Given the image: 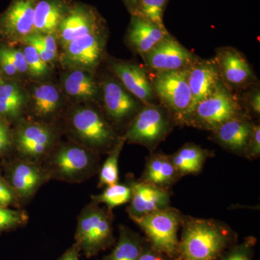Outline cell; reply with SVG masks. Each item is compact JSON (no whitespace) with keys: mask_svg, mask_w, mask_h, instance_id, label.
<instances>
[{"mask_svg":"<svg viewBox=\"0 0 260 260\" xmlns=\"http://www.w3.org/2000/svg\"><path fill=\"white\" fill-rule=\"evenodd\" d=\"M54 141V131L49 126L39 122L20 126L13 138L19 158L40 164L52 150Z\"/></svg>","mask_w":260,"mask_h":260,"instance_id":"10","label":"cell"},{"mask_svg":"<svg viewBox=\"0 0 260 260\" xmlns=\"http://www.w3.org/2000/svg\"><path fill=\"white\" fill-rule=\"evenodd\" d=\"M246 102L250 109L256 115L260 114V93L259 88H255L251 90L246 96Z\"/></svg>","mask_w":260,"mask_h":260,"instance_id":"42","label":"cell"},{"mask_svg":"<svg viewBox=\"0 0 260 260\" xmlns=\"http://www.w3.org/2000/svg\"><path fill=\"white\" fill-rule=\"evenodd\" d=\"M169 0H139L135 14L148 19L160 26L165 27L164 14Z\"/></svg>","mask_w":260,"mask_h":260,"instance_id":"31","label":"cell"},{"mask_svg":"<svg viewBox=\"0 0 260 260\" xmlns=\"http://www.w3.org/2000/svg\"><path fill=\"white\" fill-rule=\"evenodd\" d=\"M128 185L132 192L127 209L130 218L169 208L171 195L167 189L143 180L130 181Z\"/></svg>","mask_w":260,"mask_h":260,"instance_id":"13","label":"cell"},{"mask_svg":"<svg viewBox=\"0 0 260 260\" xmlns=\"http://www.w3.org/2000/svg\"><path fill=\"white\" fill-rule=\"evenodd\" d=\"M30 35L34 39L42 44L48 50L57 53L56 38L53 34H42L34 32Z\"/></svg>","mask_w":260,"mask_h":260,"instance_id":"41","label":"cell"},{"mask_svg":"<svg viewBox=\"0 0 260 260\" xmlns=\"http://www.w3.org/2000/svg\"><path fill=\"white\" fill-rule=\"evenodd\" d=\"M252 126L247 116L234 118L212 131V138L229 151L244 155Z\"/></svg>","mask_w":260,"mask_h":260,"instance_id":"21","label":"cell"},{"mask_svg":"<svg viewBox=\"0 0 260 260\" xmlns=\"http://www.w3.org/2000/svg\"><path fill=\"white\" fill-rule=\"evenodd\" d=\"M59 260H79L78 259V249L77 247H73L66 251Z\"/></svg>","mask_w":260,"mask_h":260,"instance_id":"44","label":"cell"},{"mask_svg":"<svg viewBox=\"0 0 260 260\" xmlns=\"http://www.w3.org/2000/svg\"><path fill=\"white\" fill-rule=\"evenodd\" d=\"M3 80L1 79V78H0V84H1L2 83H3Z\"/></svg>","mask_w":260,"mask_h":260,"instance_id":"46","label":"cell"},{"mask_svg":"<svg viewBox=\"0 0 260 260\" xmlns=\"http://www.w3.org/2000/svg\"><path fill=\"white\" fill-rule=\"evenodd\" d=\"M210 153L194 143H186L170 155L171 160L181 177L201 172Z\"/></svg>","mask_w":260,"mask_h":260,"instance_id":"24","label":"cell"},{"mask_svg":"<svg viewBox=\"0 0 260 260\" xmlns=\"http://www.w3.org/2000/svg\"><path fill=\"white\" fill-rule=\"evenodd\" d=\"M179 250L184 260H216L230 239L227 228L216 220L183 218Z\"/></svg>","mask_w":260,"mask_h":260,"instance_id":"1","label":"cell"},{"mask_svg":"<svg viewBox=\"0 0 260 260\" xmlns=\"http://www.w3.org/2000/svg\"><path fill=\"white\" fill-rule=\"evenodd\" d=\"M181 177L171 160L170 155L153 153L148 157L143 181L167 189Z\"/></svg>","mask_w":260,"mask_h":260,"instance_id":"22","label":"cell"},{"mask_svg":"<svg viewBox=\"0 0 260 260\" xmlns=\"http://www.w3.org/2000/svg\"><path fill=\"white\" fill-rule=\"evenodd\" d=\"M38 0H13L0 17V30L9 39L23 40L34 32Z\"/></svg>","mask_w":260,"mask_h":260,"instance_id":"16","label":"cell"},{"mask_svg":"<svg viewBox=\"0 0 260 260\" xmlns=\"http://www.w3.org/2000/svg\"><path fill=\"white\" fill-rule=\"evenodd\" d=\"M220 79L233 89L244 88L252 85L255 76L245 56L232 47H223L216 51L214 58Z\"/></svg>","mask_w":260,"mask_h":260,"instance_id":"12","label":"cell"},{"mask_svg":"<svg viewBox=\"0 0 260 260\" xmlns=\"http://www.w3.org/2000/svg\"><path fill=\"white\" fill-rule=\"evenodd\" d=\"M5 50L18 73H24L28 71V66L23 51L7 47H5Z\"/></svg>","mask_w":260,"mask_h":260,"instance_id":"37","label":"cell"},{"mask_svg":"<svg viewBox=\"0 0 260 260\" xmlns=\"http://www.w3.org/2000/svg\"><path fill=\"white\" fill-rule=\"evenodd\" d=\"M222 260H251L248 244H243L232 249Z\"/></svg>","mask_w":260,"mask_h":260,"instance_id":"38","label":"cell"},{"mask_svg":"<svg viewBox=\"0 0 260 260\" xmlns=\"http://www.w3.org/2000/svg\"><path fill=\"white\" fill-rule=\"evenodd\" d=\"M0 68L7 76L13 77L18 74L16 68L7 54L5 47H0Z\"/></svg>","mask_w":260,"mask_h":260,"instance_id":"40","label":"cell"},{"mask_svg":"<svg viewBox=\"0 0 260 260\" xmlns=\"http://www.w3.org/2000/svg\"><path fill=\"white\" fill-rule=\"evenodd\" d=\"M131 189L129 185L117 184L108 186L102 194L91 196L92 203L105 204L107 208L112 210L129 203L131 198Z\"/></svg>","mask_w":260,"mask_h":260,"instance_id":"29","label":"cell"},{"mask_svg":"<svg viewBox=\"0 0 260 260\" xmlns=\"http://www.w3.org/2000/svg\"><path fill=\"white\" fill-rule=\"evenodd\" d=\"M188 69L153 73L149 77L155 97L179 125L185 124L191 103Z\"/></svg>","mask_w":260,"mask_h":260,"instance_id":"5","label":"cell"},{"mask_svg":"<svg viewBox=\"0 0 260 260\" xmlns=\"http://www.w3.org/2000/svg\"><path fill=\"white\" fill-rule=\"evenodd\" d=\"M18 197L5 178L0 176V206H18Z\"/></svg>","mask_w":260,"mask_h":260,"instance_id":"35","label":"cell"},{"mask_svg":"<svg viewBox=\"0 0 260 260\" xmlns=\"http://www.w3.org/2000/svg\"><path fill=\"white\" fill-rule=\"evenodd\" d=\"M132 15L135 14L138 9L139 0H123Z\"/></svg>","mask_w":260,"mask_h":260,"instance_id":"45","label":"cell"},{"mask_svg":"<svg viewBox=\"0 0 260 260\" xmlns=\"http://www.w3.org/2000/svg\"><path fill=\"white\" fill-rule=\"evenodd\" d=\"M70 126L83 146L92 151L109 152L119 141L112 126L104 116L91 108H80L72 114Z\"/></svg>","mask_w":260,"mask_h":260,"instance_id":"8","label":"cell"},{"mask_svg":"<svg viewBox=\"0 0 260 260\" xmlns=\"http://www.w3.org/2000/svg\"><path fill=\"white\" fill-rule=\"evenodd\" d=\"M59 93L52 85L43 84L34 89L32 93L34 112L39 117L52 115L59 105Z\"/></svg>","mask_w":260,"mask_h":260,"instance_id":"27","label":"cell"},{"mask_svg":"<svg viewBox=\"0 0 260 260\" xmlns=\"http://www.w3.org/2000/svg\"><path fill=\"white\" fill-rule=\"evenodd\" d=\"M221 81L214 59H203L198 57L189 67L187 82L190 89L191 103L186 121L197 104L213 93Z\"/></svg>","mask_w":260,"mask_h":260,"instance_id":"15","label":"cell"},{"mask_svg":"<svg viewBox=\"0 0 260 260\" xmlns=\"http://www.w3.org/2000/svg\"><path fill=\"white\" fill-rule=\"evenodd\" d=\"M103 98L106 112L116 123L130 118L133 119L143 106L120 83L113 80H108L103 85Z\"/></svg>","mask_w":260,"mask_h":260,"instance_id":"17","label":"cell"},{"mask_svg":"<svg viewBox=\"0 0 260 260\" xmlns=\"http://www.w3.org/2000/svg\"><path fill=\"white\" fill-rule=\"evenodd\" d=\"M23 52L28 66V71L30 74L35 77H42L47 74L49 72V66L41 58L34 47L26 44Z\"/></svg>","mask_w":260,"mask_h":260,"instance_id":"33","label":"cell"},{"mask_svg":"<svg viewBox=\"0 0 260 260\" xmlns=\"http://www.w3.org/2000/svg\"><path fill=\"white\" fill-rule=\"evenodd\" d=\"M260 154V127L259 124H253L250 137L244 155L246 158L253 160L259 158Z\"/></svg>","mask_w":260,"mask_h":260,"instance_id":"34","label":"cell"},{"mask_svg":"<svg viewBox=\"0 0 260 260\" xmlns=\"http://www.w3.org/2000/svg\"><path fill=\"white\" fill-rule=\"evenodd\" d=\"M175 121L160 104L143 105L130 121L123 138L129 143L155 150L172 132Z\"/></svg>","mask_w":260,"mask_h":260,"instance_id":"4","label":"cell"},{"mask_svg":"<svg viewBox=\"0 0 260 260\" xmlns=\"http://www.w3.org/2000/svg\"><path fill=\"white\" fill-rule=\"evenodd\" d=\"M131 219L146 234L155 251L169 256L175 255L179 246L178 232L183 221L178 210L169 207Z\"/></svg>","mask_w":260,"mask_h":260,"instance_id":"6","label":"cell"},{"mask_svg":"<svg viewBox=\"0 0 260 260\" xmlns=\"http://www.w3.org/2000/svg\"><path fill=\"white\" fill-rule=\"evenodd\" d=\"M42 164L50 179L71 184L88 180L101 169L96 153L75 144H64L51 150Z\"/></svg>","mask_w":260,"mask_h":260,"instance_id":"2","label":"cell"},{"mask_svg":"<svg viewBox=\"0 0 260 260\" xmlns=\"http://www.w3.org/2000/svg\"><path fill=\"white\" fill-rule=\"evenodd\" d=\"M158 251H148L141 253L138 260H164Z\"/></svg>","mask_w":260,"mask_h":260,"instance_id":"43","label":"cell"},{"mask_svg":"<svg viewBox=\"0 0 260 260\" xmlns=\"http://www.w3.org/2000/svg\"><path fill=\"white\" fill-rule=\"evenodd\" d=\"M125 140L119 138V141L109 152V155L99 171V187L111 186L119 182V159Z\"/></svg>","mask_w":260,"mask_h":260,"instance_id":"28","label":"cell"},{"mask_svg":"<svg viewBox=\"0 0 260 260\" xmlns=\"http://www.w3.org/2000/svg\"><path fill=\"white\" fill-rule=\"evenodd\" d=\"M68 10L61 0H38L34 13V32L54 34Z\"/></svg>","mask_w":260,"mask_h":260,"instance_id":"23","label":"cell"},{"mask_svg":"<svg viewBox=\"0 0 260 260\" xmlns=\"http://www.w3.org/2000/svg\"><path fill=\"white\" fill-rule=\"evenodd\" d=\"M24 104L23 92L17 84H0V118L13 119L20 116Z\"/></svg>","mask_w":260,"mask_h":260,"instance_id":"26","label":"cell"},{"mask_svg":"<svg viewBox=\"0 0 260 260\" xmlns=\"http://www.w3.org/2000/svg\"><path fill=\"white\" fill-rule=\"evenodd\" d=\"M99 29V20L95 12L85 7L78 6L68 10L56 32L63 47H65L75 39Z\"/></svg>","mask_w":260,"mask_h":260,"instance_id":"19","label":"cell"},{"mask_svg":"<svg viewBox=\"0 0 260 260\" xmlns=\"http://www.w3.org/2000/svg\"><path fill=\"white\" fill-rule=\"evenodd\" d=\"M244 116L240 101L221 81L213 93L197 104L185 124L212 132L225 121Z\"/></svg>","mask_w":260,"mask_h":260,"instance_id":"3","label":"cell"},{"mask_svg":"<svg viewBox=\"0 0 260 260\" xmlns=\"http://www.w3.org/2000/svg\"><path fill=\"white\" fill-rule=\"evenodd\" d=\"M143 58L147 69L160 73L187 69L198 56L169 34Z\"/></svg>","mask_w":260,"mask_h":260,"instance_id":"11","label":"cell"},{"mask_svg":"<svg viewBox=\"0 0 260 260\" xmlns=\"http://www.w3.org/2000/svg\"><path fill=\"white\" fill-rule=\"evenodd\" d=\"M5 179L13 188L20 203L31 200L39 189L50 180L42 164L20 158L6 166Z\"/></svg>","mask_w":260,"mask_h":260,"instance_id":"9","label":"cell"},{"mask_svg":"<svg viewBox=\"0 0 260 260\" xmlns=\"http://www.w3.org/2000/svg\"><path fill=\"white\" fill-rule=\"evenodd\" d=\"M112 210L90 203L78 217L77 244L88 254H93L107 246L112 238Z\"/></svg>","mask_w":260,"mask_h":260,"instance_id":"7","label":"cell"},{"mask_svg":"<svg viewBox=\"0 0 260 260\" xmlns=\"http://www.w3.org/2000/svg\"><path fill=\"white\" fill-rule=\"evenodd\" d=\"M104 39L100 29L75 39L65 47L64 63L73 68L93 70L102 60Z\"/></svg>","mask_w":260,"mask_h":260,"instance_id":"14","label":"cell"},{"mask_svg":"<svg viewBox=\"0 0 260 260\" xmlns=\"http://www.w3.org/2000/svg\"><path fill=\"white\" fill-rule=\"evenodd\" d=\"M13 145V138L9 128L4 121L0 119V154L6 153Z\"/></svg>","mask_w":260,"mask_h":260,"instance_id":"39","label":"cell"},{"mask_svg":"<svg viewBox=\"0 0 260 260\" xmlns=\"http://www.w3.org/2000/svg\"><path fill=\"white\" fill-rule=\"evenodd\" d=\"M169 34L166 27L160 26L141 15H132L127 31L128 42L143 57Z\"/></svg>","mask_w":260,"mask_h":260,"instance_id":"20","label":"cell"},{"mask_svg":"<svg viewBox=\"0 0 260 260\" xmlns=\"http://www.w3.org/2000/svg\"><path fill=\"white\" fill-rule=\"evenodd\" d=\"M28 220V214L24 210L0 206V232L25 225Z\"/></svg>","mask_w":260,"mask_h":260,"instance_id":"32","label":"cell"},{"mask_svg":"<svg viewBox=\"0 0 260 260\" xmlns=\"http://www.w3.org/2000/svg\"><path fill=\"white\" fill-rule=\"evenodd\" d=\"M111 68L124 88L143 105L155 104L156 97L148 73L143 68L124 61H112Z\"/></svg>","mask_w":260,"mask_h":260,"instance_id":"18","label":"cell"},{"mask_svg":"<svg viewBox=\"0 0 260 260\" xmlns=\"http://www.w3.org/2000/svg\"><path fill=\"white\" fill-rule=\"evenodd\" d=\"M64 88L70 96L90 100L96 96L98 87L93 77L88 72L75 70L64 81Z\"/></svg>","mask_w":260,"mask_h":260,"instance_id":"25","label":"cell"},{"mask_svg":"<svg viewBox=\"0 0 260 260\" xmlns=\"http://www.w3.org/2000/svg\"><path fill=\"white\" fill-rule=\"evenodd\" d=\"M142 250L139 242L125 228L121 227L119 242L109 260H138Z\"/></svg>","mask_w":260,"mask_h":260,"instance_id":"30","label":"cell"},{"mask_svg":"<svg viewBox=\"0 0 260 260\" xmlns=\"http://www.w3.org/2000/svg\"><path fill=\"white\" fill-rule=\"evenodd\" d=\"M22 41L25 42L27 45L32 46V47H34V49L39 53L41 58H42L43 60L45 61L46 63L51 62V61L56 59V54H57V53L52 52V51L48 50L47 48L44 47L42 44H41L40 42L34 39L30 34V35L27 36L26 37L24 38Z\"/></svg>","mask_w":260,"mask_h":260,"instance_id":"36","label":"cell"}]
</instances>
